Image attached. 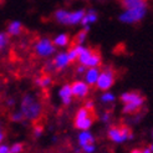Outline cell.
I'll list each match as a JSON object with an SVG mask.
<instances>
[{
  "label": "cell",
  "mask_w": 153,
  "mask_h": 153,
  "mask_svg": "<svg viewBox=\"0 0 153 153\" xmlns=\"http://www.w3.org/2000/svg\"><path fill=\"white\" fill-rule=\"evenodd\" d=\"M20 111L24 114L26 121H36L39 120L42 113V105L37 98L31 94H25L21 98Z\"/></svg>",
  "instance_id": "obj_1"
},
{
  "label": "cell",
  "mask_w": 153,
  "mask_h": 153,
  "mask_svg": "<svg viewBox=\"0 0 153 153\" xmlns=\"http://www.w3.org/2000/svg\"><path fill=\"white\" fill-rule=\"evenodd\" d=\"M121 102H123L122 112L126 114H133L138 112L144 105V97L137 91H127L120 96Z\"/></svg>",
  "instance_id": "obj_2"
},
{
  "label": "cell",
  "mask_w": 153,
  "mask_h": 153,
  "mask_svg": "<svg viewBox=\"0 0 153 153\" xmlns=\"http://www.w3.org/2000/svg\"><path fill=\"white\" fill-rule=\"evenodd\" d=\"M85 10L79 9V10H66V9H57L53 14V19H55L59 24L61 25H77L82 22V19L85 16Z\"/></svg>",
  "instance_id": "obj_3"
},
{
  "label": "cell",
  "mask_w": 153,
  "mask_h": 153,
  "mask_svg": "<svg viewBox=\"0 0 153 153\" xmlns=\"http://www.w3.org/2000/svg\"><path fill=\"white\" fill-rule=\"evenodd\" d=\"M95 122V111L87 110L86 107H81L77 110L74 118V126L79 131H88Z\"/></svg>",
  "instance_id": "obj_4"
},
{
  "label": "cell",
  "mask_w": 153,
  "mask_h": 153,
  "mask_svg": "<svg viewBox=\"0 0 153 153\" xmlns=\"http://www.w3.org/2000/svg\"><path fill=\"white\" fill-rule=\"evenodd\" d=\"M107 137L108 140L113 143H125L129 140L133 138V133L131 132L129 127L126 125H116V126H111L107 129Z\"/></svg>",
  "instance_id": "obj_5"
},
{
  "label": "cell",
  "mask_w": 153,
  "mask_h": 153,
  "mask_svg": "<svg viewBox=\"0 0 153 153\" xmlns=\"http://www.w3.org/2000/svg\"><path fill=\"white\" fill-rule=\"evenodd\" d=\"M146 14H147V5H144L131 10H123V13L120 15L118 19L123 24H136V22L144 19Z\"/></svg>",
  "instance_id": "obj_6"
},
{
  "label": "cell",
  "mask_w": 153,
  "mask_h": 153,
  "mask_svg": "<svg viewBox=\"0 0 153 153\" xmlns=\"http://www.w3.org/2000/svg\"><path fill=\"white\" fill-rule=\"evenodd\" d=\"M34 51L39 57H50L56 52V46L49 37H41L35 42Z\"/></svg>",
  "instance_id": "obj_7"
},
{
  "label": "cell",
  "mask_w": 153,
  "mask_h": 153,
  "mask_svg": "<svg viewBox=\"0 0 153 153\" xmlns=\"http://www.w3.org/2000/svg\"><path fill=\"white\" fill-rule=\"evenodd\" d=\"M114 83V71L111 66H106L101 70L100 74V79H98L97 83H96V87L103 91V92H107Z\"/></svg>",
  "instance_id": "obj_8"
},
{
  "label": "cell",
  "mask_w": 153,
  "mask_h": 153,
  "mask_svg": "<svg viewBox=\"0 0 153 153\" xmlns=\"http://www.w3.org/2000/svg\"><path fill=\"white\" fill-rule=\"evenodd\" d=\"M51 61H52L53 67H55V71L65 70L66 67H68V66L72 64V61H71L70 56H68L67 51H61V52L56 53Z\"/></svg>",
  "instance_id": "obj_9"
},
{
  "label": "cell",
  "mask_w": 153,
  "mask_h": 153,
  "mask_svg": "<svg viewBox=\"0 0 153 153\" xmlns=\"http://www.w3.org/2000/svg\"><path fill=\"white\" fill-rule=\"evenodd\" d=\"M71 88H72V96L77 100H83L90 92V86L85 81L77 80L71 83Z\"/></svg>",
  "instance_id": "obj_10"
},
{
  "label": "cell",
  "mask_w": 153,
  "mask_h": 153,
  "mask_svg": "<svg viewBox=\"0 0 153 153\" xmlns=\"http://www.w3.org/2000/svg\"><path fill=\"white\" fill-rule=\"evenodd\" d=\"M59 97L61 102H62V105L65 106H68L71 102H72V88H71V85H68V83H66V85L61 86L60 90H59Z\"/></svg>",
  "instance_id": "obj_11"
},
{
  "label": "cell",
  "mask_w": 153,
  "mask_h": 153,
  "mask_svg": "<svg viewBox=\"0 0 153 153\" xmlns=\"http://www.w3.org/2000/svg\"><path fill=\"white\" fill-rule=\"evenodd\" d=\"M100 74H101L100 67L87 68V71L85 72V82L88 86H96L98 79H100Z\"/></svg>",
  "instance_id": "obj_12"
},
{
  "label": "cell",
  "mask_w": 153,
  "mask_h": 153,
  "mask_svg": "<svg viewBox=\"0 0 153 153\" xmlns=\"http://www.w3.org/2000/svg\"><path fill=\"white\" fill-rule=\"evenodd\" d=\"M98 19V15L95 10H87L85 13V16H83L82 19V22H81V25H82V29H91V26H92V24H95V22L97 21Z\"/></svg>",
  "instance_id": "obj_13"
},
{
  "label": "cell",
  "mask_w": 153,
  "mask_h": 153,
  "mask_svg": "<svg viewBox=\"0 0 153 153\" xmlns=\"http://www.w3.org/2000/svg\"><path fill=\"white\" fill-rule=\"evenodd\" d=\"M22 22L19 20H13L9 22V25L6 26V34L9 36H18L22 33Z\"/></svg>",
  "instance_id": "obj_14"
},
{
  "label": "cell",
  "mask_w": 153,
  "mask_h": 153,
  "mask_svg": "<svg viewBox=\"0 0 153 153\" xmlns=\"http://www.w3.org/2000/svg\"><path fill=\"white\" fill-rule=\"evenodd\" d=\"M77 142L80 144V147H85L87 144H92L95 143V137L92 136L90 131H81L77 136Z\"/></svg>",
  "instance_id": "obj_15"
},
{
  "label": "cell",
  "mask_w": 153,
  "mask_h": 153,
  "mask_svg": "<svg viewBox=\"0 0 153 153\" xmlns=\"http://www.w3.org/2000/svg\"><path fill=\"white\" fill-rule=\"evenodd\" d=\"M123 10H131L136 7L147 5V0H118Z\"/></svg>",
  "instance_id": "obj_16"
},
{
  "label": "cell",
  "mask_w": 153,
  "mask_h": 153,
  "mask_svg": "<svg viewBox=\"0 0 153 153\" xmlns=\"http://www.w3.org/2000/svg\"><path fill=\"white\" fill-rule=\"evenodd\" d=\"M35 85L41 88V90H45V88H48L50 85H51V82H52V77L50 76V74H41L39 75L35 79Z\"/></svg>",
  "instance_id": "obj_17"
},
{
  "label": "cell",
  "mask_w": 153,
  "mask_h": 153,
  "mask_svg": "<svg viewBox=\"0 0 153 153\" xmlns=\"http://www.w3.org/2000/svg\"><path fill=\"white\" fill-rule=\"evenodd\" d=\"M70 40H71L70 36H68L67 34H65V33L59 34L52 39V41H53V44H55L56 48H66V46H68V45H70Z\"/></svg>",
  "instance_id": "obj_18"
},
{
  "label": "cell",
  "mask_w": 153,
  "mask_h": 153,
  "mask_svg": "<svg viewBox=\"0 0 153 153\" xmlns=\"http://www.w3.org/2000/svg\"><path fill=\"white\" fill-rule=\"evenodd\" d=\"M102 64V57H101V53L98 51H92V55L88 59L87 64H86V67L87 68H92V67H100Z\"/></svg>",
  "instance_id": "obj_19"
},
{
  "label": "cell",
  "mask_w": 153,
  "mask_h": 153,
  "mask_svg": "<svg viewBox=\"0 0 153 153\" xmlns=\"http://www.w3.org/2000/svg\"><path fill=\"white\" fill-rule=\"evenodd\" d=\"M90 31V29H82L81 31L77 34L76 36V40H75V44H80V45H83L86 42V39H87V34Z\"/></svg>",
  "instance_id": "obj_20"
},
{
  "label": "cell",
  "mask_w": 153,
  "mask_h": 153,
  "mask_svg": "<svg viewBox=\"0 0 153 153\" xmlns=\"http://www.w3.org/2000/svg\"><path fill=\"white\" fill-rule=\"evenodd\" d=\"M100 100L102 103H113L114 100H116V96H114L112 92H108V91H107V92H103L101 95Z\"/></svg>",
  "instance_id": "obj_21"
},
{
  "label": "cell",
  "mask_w": 153,
  "mask_h": 153,
  "mask_svg": "<svg viewBox=\"0 0 153 153\" xmlns=\"http://www.w3.org/2000/svg\"><path fill=\"white\" fill-rule=\"evenodd\" d=\"M9 35H7L6 33H0V51H1L3 49H5V46L7 45V42H9Z\"/></svg>",
  "instance_id": "obj_22"
},
{
  "label": "cell",
  "mask_w": 153,
  "mask_h": 153,
  "mask_svg": "<svg viewBox=\"0 0 153 153\" xmlns=\"http://www.w3.org/2000/svg\"><path fill=\"white\" fill-rule=\"evenodd\" d=\"M22 149H24V144L20 143V142H16V143H14L13 146H10L11 153H21Z\"/></svg>",
  "instance_id": "obj_23"
},
{
  "label": "cell",
  "mask_w": 153,
  "mask_h": 153,
  "mask_svg": "<svg viewBox=\"0 0 153 153\" xmlns=\"http://www.w3.org/2000/svg\"><path fill=\"white\" fill-rule=\"evenodd\" d=\"M11 120H13L14 122H22L25 118H24V114H22L21 111H16V112H13Z\"/></svg>",
  "instance_id": "obj_24"
},
{
  "label": "cell",
  "mask_w": 153,
  "mask_h": 153,
  "mask_svg": "<svg viewBox=\"0 0 153 153\" xmlns=\"http://www.w3.org/2000/svg\"><path fill=\"white\" fill-rule=\"evenodd\" d=\"M42 132H44V128H42V126H35L34 127V137L35 138H39V137H41L42 136Z\"/></svg>",
  "instance_id": "obj_25"
},
{
  "label": "cell",
  "mask_w": 153,
  "mask_h": 153,
  "mask_svg": "<svg viewBox=\"0 0 153 153\" xmlns=\"http://www.w3.org/2000/svg\"><path fill=\"white\" fill-rule=\"evenodd\" d=\"M81 149L85 152V153H94V152L96 151V146H95V143H92V144H87V146L82 147Z\"/></svg>",
  "instance_id": "obj_26"
},
{
  "label": "cell",
  "mask_w": 153,
  "mask_h": 153,
  "mask_svg": "<svg viewBox=\"0 0 153 153\" xmlns=\"http://www.w3.org/2000/svg\"><path fill=\"white\" fill-rule=\"evenodd\" d=\"M0 153H11L10 146H7L5 143H1L0 144Z\"/></svg>",
  "instance_id": "obj_27"
},
{
  "label": "cell",
  "mask_w": 153,
  "mask_h": 153,
  "mask_svg": "<svg viewBox=\"0 0 153 153\" xmlns=\"http://www.w3.org/2000/svg\"><path fill=\"white\" fill-rule=\"evenodd\" d=\"M86 71H87V67L82 66V65H80V64H79L77 67H76V74H77V75H85Z\"/></svg>",
  "instance_id": "obj_28"
},
{
  "label": "cell",
  "mask_w": 153,
  "mask_h": 153,
  "mask_svg": "<svg viewBox=\"0 0 153 153\" xmlns=\"http://www.w3.org/2000/svg\"><path fill=\"white\" fill-rule=\"evenodd\" d=\"M111 112H105L102 114V121L105 122V123H108V122H111Z\"/></svg>",
  "instance_id": "obj_29"
},
{
  "label": "cell",
  "mask_w": 153,
  "mask_h": 153,
  "mask_svg": "<svg viewBox=\"0 0 153 153\" xmlns=\"http://www.w3.org/2000/svg\"><path fill=\"white\" fill-rule=\"evenodd\" d=\"M142 153H153L151 146H146L144 148H142Z\"/></svg>",
  "instance_id": "obj_30"
},
{
  "label": "cell",
  "mask_w": 153,
  "mask_h": 153,
  "mask_svg": "<svg viewBox=\"0 0 153 153\" xmlns=\"http://www.w3.org/2000/svg\"><path fill=\"white\" fill-rule=\"evenodd\" d=\"M14 103H15L14 98H7V101H6V105L7 106H14Z\"/></svg>",
  "instance_id": "obj_31"
},
{
  "label": "cell",
  "mask_w": 153,
  "mask_h": 153,
  "mask_svg": "<svg viewBox=\"0 0 153 153\" xmlns=\"http://www.w3.org/2000/svg\"><path fill=\"white\" fill-rule=\"evenodd\" d=\"M4 137H5L4 132H3V131H0V144H1V142L4 141Z\"/></svg>",
  "instance_id": "obj_32"
},
{
  "label": "cell",
  "mask_w": 153,
  "mask_h": 153,
  "mask_svg": "<svg viewBox=\"0 0 153 153\" xmlns=\"http://www.w3.org/2000/svg\"><path fill=\"white\" fill-rule=\"evenodd\" d=\"M131 153H142V149H140V148H134V149L131 151Z\"/></svg>",
  "instance_id": "obj_33"
},
{
  "label": "cell",
  "mask_w": 153,
  "mask_h": 153,
  "mask_svg": "<svg viewBox=\"0 0 153 153\" xmlns=\"http://www.w3.org/2000/svg\"><path fill=\"white\" fill-rule=\"evenodd\" d=\"M0 131H3V129H1V125H0Z\"/></svg>",
  "instance_id": "obj_34"
},
{
  "label": "cell",
  "mask_w": 153,
  "mask_h": 153,
  "mask_svg": "<svg viewBox=\"0 0 153 153\" xmlns=\"http://www.w3.org/2000/svg\"><path fill=\"white\" fill-rule=\"evenodd\" d=\"M152 138H153V131H152Z\"/></svg>",
  "instance_id": "obj_35"
}]
</instances>
